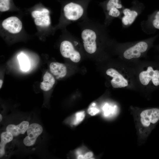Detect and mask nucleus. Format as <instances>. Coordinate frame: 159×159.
Instances as JSON below:
<instances>
[{"label":"nucleus","mask_w":159,"mask_h":159,"mask_svg":"<svg viewBox=\"0 0 159 159\" xmlns=\"http://www.w3.org/2000/svg\"><path fill=\"white\" fill-rule=\"evenodd\" d=\"M20 68L24 71H27L30 69V65L29 59L24 54L21 53L17 56Z\"/></svg>","instance_id":"obj_16"},{"label":"nucleus","mask_w":159,"mask_h":159,"mask_svg":"<svg viewBox=\"0 0 159 159\" xmlns=\"http://www.w3.org/2000/svg\"><path fill=\"white\" fill-rule=\"evenodd\" d=\"M85 113L84 111H80L76 112L74 115V118L72 123L74 125H77L81 123L84 119Z\"/></svg>","instance_id":"obj_18"},{"label":"nucleus","mask_w":159,"mask_h":159,"mask_svg":"<svg viewBox=\"0 0 159 159\" xmlns=\"http://www.w3.org/2000/svg\"><path fill=\"white\" fill-rule=\"evenodd\" d=\"M15 139L12 133L4 130L0 134V158H8L16 148Z\"/></svg>","instance_id":"obj_9"},{"label":"nucleus","mask_w":159,"mask_h":159,"mask_svg":"<svg viewBox=\"0 0 159 159\" xmlns=\"http://www.w3.org/2000/svg\"><path fill=\"white\" fill-rule=\"evenodd\" d=\"M88 113L91 116H95L100 112V110L96 106L95 103H93L91 105L87 110Z\"/></svg>","instance_id":"obj_21"},{"label":"nucleus","mask_w":159,"mask_h":159,"mask_svg":"<svg viewBox=\"0 0 159 159\" xmlns=\"http://www.w3.org/2000/svg\"><path fill=\"white\" fill-rule=\"evenodd\" d=\"M151 39L133 42L117 43L116 45L117 52L121 61L132 65L146 56L151 45Z\"/></svg>","instance_id":"obj_1"},{"label":"nucleus","mask_w":159,"mask_h":159,"mask_svg":"<svg viewBox=\"0 0 159 159\" xmlns=\"http://www.w3.org/2000/svg\"><path fill=\"white\" fill-rule=\"evenodd\" d=\"M137 87L146 89L151 86H159V70L146 62L139 61L132 65Z\"/></svg>","instance_id":"obj_3"},{"label":"nucleus","mask_w":159,"mask_h":159,"mask_svg":"<svg viewBox=\"0 0 159 159\" xmlns=\"http://www.w3.org/2000/svg\"><path fill=\"white\" fill-rule=\"evenodd\" d=\"M55 80L53 76L50 73L46 72L43 77V81L41 83L40 88L44 91H47L53 87Z\"/></svg>","instance_id":"obj_15"},{"label":"nucleus","mask_w":159,"mask_h":159,"mask_svg":"<svg viewBox=\"0 0 159 159\" xmlns=\"http://www.w3.org/2000/svg\"><path fill=\"white\" fill-rule=\"evenodd\" d=\"M77 158L78 159H84V155L81 154L78 155Z\"/></svg>","instance_id":"obj_24"},{"label":"nucleus","mask_w":159,"mask_h":159,"mask_svg":"<svg viewBox=\"0 0 159 159\" xmlns=\"http://www.w3.org/2000/svg\"><path fill=\"white\" fill-rule=\"evenodd\" d=\"M2 25L3 28L12 34L19 32L22 28V23L21 20L16 16L7 18L3 21Z\"/></svg>","instance_id":"obj_12"},{"label":"nucleus","mask_w":159,"mask_h":159,"mask_svg":"<svg viewBox=\"0 0 159 159\" xmlns=\"http://www.w3.org/2000/svg\"><path fill=\"white\" fill-rule=\"evenodd\" d=\"M93 156V154L92 152H87L84 155V159H91Z\"/></svg>","instance_id":"obj_23"},{"label":"nucleus","mask_w":159,"mask_h":159,"mask_svg":"<svg viewBox=\"0 0 159 159\" xmlns=\"http://www.w3.org/2000/svg\"><path fill=\"white\" fill-rule=\"evenodd\" d=\"M3 83V80H2L1 79L0 80V89L2 87Z\"/></svg>","instance_id":"obj_25"},{"label":"nucleus","mask_w":159,"mask_h":159,"mask_svg":"<svg viewBox=\"0 0 159 159\" xmlns=\"http://www.w3.org/2000/svg\"><path fill=\"white\" fill-rule=\"evenodd\" d=\"M34 22L37 26H47L51 24L50 17L49 15L42 17L34 19Z\"/></svg>","instance_id":"obj_17"},{"label":"nucleus","mask_w":159,"mask_h":159,"mask_svg":"<svg viewBox=\"0 0 159 159\" xmlns=\"http://www.w3.org/2000/svg\"><path fill=\"white\" fill-rule=\"evenodd\" d=\"M10 0H0V11L4 12L8 11L10 8Z\"/></svg>","instance_id":"obj_20"},{"label":"nucleus","mask_w":159,"mask_h":159,"mask_svg":"<svg viewBox=\"0 0 159 159\" xmlns=\"http://www.w3.org/2000/svg\"><path fill=\"white\" fill-rule=\"evenodd\" d=\"M113 108L107 104H105L103 107L104 114L105 116H109L111 113H112L114 111Z\"/></svg>","instance_id":"obj_22"},{"label":"nucleus","mask_w":159,"mask_h":159,"mask_svg":"<svg viewBox=\"0 0 159 159\" xmlns=\"http://www.w3.org/2000/svg\"><path fill=\"white\" fill-rule=\"evenodd\" d=\"M44 134L43 128L40 124L37 122L31 123L22 138L23 145L29 151L36 150L44 140Z\"/></svg>","instance_id":"obj_4"},{"label":"nucleus","mask_w":159,"mask_h":159,"mask_svg":"<svg viewBox=\"0 0 159 159\" xmlns=\"http://www.w3.org/2000/svg\"><path fill=\"white\" fill-rule=\"evenodd\" d=\"M49 69L52 74L57 78H62L67 74L66 67L61 63L55 62H51L49 65Z\"/></svg>","instance_id":"obj_13"},{"label":"nucleus","mask_w":159,"mask_h":159,"mask_svg":"<svg viewBox=\"0 0 159 159\" xmlns=\"http://www.w3.org/2000/svg\"><path fill=\"white\" fill-rule=\"evenodd\" d=\"M106 73L112 78L110 83L114 88L132 89L137 87L133 67L122 61L118 68H110L107 70Z\"/></svg>","instance_id":"obj_2"},{"label":"nucleus","mask_w":159,"mask_h":159,"mask_svg":"<svg viewBox=\"0 0 159 159\" xmlns=\"http://www.w3.org/2000/svg\"><path fill=\"white\" fill-rule=\"evenodd\" d=\"M145 8L144 4L137 0L132 1L130 7H125L122 11V16L120 19L122 27L126 28L130 26L142 13Z\"/></svg>","instance_id":"obj_5"},{"label":"nucleus","mask_w":159,"mask_h":159,"mask_svg":"<svg viewBox=\"0 0 159 159\" xmlns=\"http://www.w3.org/2000/svg\"><path fill=\"white\" fill-rule=\"evenodd\" d=\"M64 18L69 22H72L86 18V11L79 3L71 2L66 4L63 9Z\"/></svg>","instance_id":"obj_8"},{"label":"nucleus","mask_w":159,"mask_h":159,"mask_svg":"<svg viewBox=\"0 0 159 159\" xmlns=\"http://www.w3.org/2000/svg\"><path fill=\"white\" fill-rule=\"evenodd\" d=\"M30 122V117L10 121L5 125L4 130L11 132L15 139L22 138L26 133Z\"/></svg>","instance_id":"obj_7"},{"label":"nucleus","mask_w":159,"mask_h":159,"mask_svg":"<svg viewBox=\"0 0 159 159\" xmlns=\"http://www.w3.org/2000/svg\"><path fill=\"white\" fill-rule=\"evenodd\" d=\"M102 6L105 15L104 24L107 26L115 19L120 18L125 8L121 0H107Z\"/></svg>","instance_id":"obj_6"},{"label":"nucleus","mask_w":159,"mask_h":159,"mask_svg":"<svg viewBox=\"0 0 159 159\" xmlns=\"http://www.w3.org/2000/svg\"><path fill=\"white\" fill-rule=\"evenodd\" d=\"M78 43L75 41L74 44L72 41L65 40L62 41L60 45V50L62 56L69 58L72 62L77 63L81 59V55L79 51L76 49L74 46Z\"/></svg>","instance_id":"obj_10"},{"label":"nucleus","mask_w":159,"mask_h":159,"mask_svg":"<svg viewBox=\"0 0 159 159\" xmlns=\"http://www.w3.org/2000/svg\"><path fill=\"white\" fill-rule=\"evenodd\" d=\"M142 126L148 128L155 124L159 120V109L152 108L143 110L140 115Z\"/></svg>","instance_id":"obj_11"},{"label":"nucleus","mask_w":159,"mask_h":159,"mask_svg":"<svg viewBox=\"0 0 159 159\" xmlns=\"http://www.w3.org/2000/svg\"><path fill=\"white\" fill-rule=\"evenodd\" d=\"M49 12L47 9L43 8L42 11L35 10L32 11L31 13L32 16L35 18L42 17L49 15Z\"/></svg>","instance_id":"obj_19"},{"label":"nucleus","mask_w":159,"mask_h":159,"mask_svg":"<svg viewBox=\"0 0 159 159\" xmlns=\"http://www.w3.org/2000/svg\"><path fill=\"white\" fill-rule=\"evenodd\" d=\"M140 25L143 32L151 25L155 29H159V11L149 16L147 20L142 21Z\"/></svg>","instance_id":"obj_14"}]
</instances>
